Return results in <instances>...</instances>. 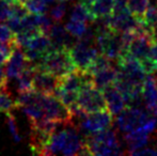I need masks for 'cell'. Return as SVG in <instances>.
<instances>
[{
  "label": "cell",
  "instance_id": "cell-1",
  "mask_svg": "<svg viewBox=\"0 0 157 156\" xmlns=\"http://www.w3.org/2000/svg\"><path fill=\"white\" fill-rule=\"evenodd\" d=\"M85 143L91 155H123L126 154L119 141L117 131L111 127L88 135Z\"/></svg>",
  "mask_w": 157,
  "mask_h": 156
},
{
  "label": "cell",
  "instance_id": "cell-2",
  "mask_svg": "<svg viewBox=\"0 0 157 156\" xmlns=\"http://www.w3.org/2000/svg\"><path fill=\"white\" fill-rule=\"evenodd\" d=\"M34 67L48 72L58 78L76 70L68 48H52Z\"/></svg>",
  "mask_w": 157,
  "mask_h": 156
},
{
  "label": "cell",
  "instance_id": "cell-3",
  "mask_svg": "<svg viewBox=\"0 0 157 156\" xmlns=\"http://www.w3.org/2000/svg\"><path fill=\"white\" fill-rule=\"evenodd\" d=\"M41 105L44 117L60 124L73 122V117L68 108L55 94H41Z\"/></svg>",
  "mask_w": 157,
  "mask_h": 156
},
{
  "label": "cell",
  "instance_id": "cell-4",
  "mask_svg": "<svg viewBox=\"0 0 157 156\" xmlns=\"http://www.w3.org/2000/svg\"><path fill=\"white\" fill-rule=\"evenodd\" d=\"M77 119H78L79 129L81 133L86 134V136L112 127V122H113L112 115L108 109L96 112L85 113Z\"/></svg>",
  "mask_w": 157,
  "mask_h": 156
},
{
  "label": "cell",
  "instance_id": "cell-5",
  "mask_svg": "<svg viewBox=\"0 0 157 156\" xmlns=\"http://www.w3.org/2000/svg\"><path fill=\"white\" fill-rule=\"evenodd\" d=\"M117 118V125L119 129L123 133H129L135 129L140 128L143 123L151 117V113L147 108L134 106H126L121 112H119Z\"/></svg>",
  "mask_w": 157,
  "mask_h": 156
},
{
  "label": "cell",
  "instance_id": "cell-6",
  "mask_svg": "<svg viewBox=\"0 0 157 156\" xmlns=\"http://www.w3.org/2000/svg\"><path fill=\"white\" fill-rule=\"evenodd\" d=\"M76 104L86 113L108 109L103 91L97 89L94 85L86 86L79 91Z\"/></svg>",
  "mask_w": 157,
  "mask_h": 156
},
{
  "label": "cell",
  "instance_id": "cell-7",
  "mask_svg": "<svg viewBox=\"0 0 157 156\" xmlns=\"http://www.w3.org/2000/svg\"><path fill=\"white\" fill-rule=\"evenodd\" d=\"M70 52L76 69L80 71H87L99 54L93 43H88L79 39L70 48Z\"/></svg>",
  "mask_w": 157,
  "mask_h": 156
},
{
  "label": "cell",
  "instance_id": "cell-8",
  "mask_svg": "<svg viewBox=\"0 0 157 156\" xmlns=\"http://www.w3.org/2000/svg\"><path fill=\"white\" fill-rule=\"evenodd\" d=\"M6 76L8 79H16L19 76V74L24 71L25 69H27L31 63L28 61L27 57H26L24 49L18 46L17 44H15L14 48L12 50L9 60L6 63Z\"/></svg>",
  "mask_w": 157,
  "mask_h": 156
},
{
  "label": "cell",
  "instance_id": "cell-9",
  "mask_svg": "<svg viewBox=\"0 0 157 156\" xmlns=\"http://www.w3.org/2000/svg\"><path fill=\"white\" fill-rule=\"evenodd\" d=\"M59 78L33 65V90L43 94H55L58 88Z\"/></svg>",
  "mask_w": 157,
  "mask_h": 156
},
{
  "label": "cell",
  "instance_id": "cell-10",
  "mask_svg": "<svg viewBox=\"0 0 157 156\" xmlns=\"http://www.w3.org/2000/svg\"><path fill=\"white\" fill-rule=\"evenodd\" d=\"M47 36H49L54 48H68L70 49L75 43L73 41L74 36H71L60 23L52 24L50 29L48 30Z\"/></svg>",
  "mask_w": 157,
  "mask_h": 156
},
{
  "label": "cell",
  "instance_id": "cell-11",
  "mask_svg": "<svg viewBox=\"0 0 157 156\" xmlns=\"http://www.w3.org/2000/svg\"><path fill=\"white\" fill-rule=\"evenodd\" d=\"M103 94L105 97L106 104H107L108 110L111 112L112 116H117L126 107L124 97L113 85L105 88L103 90Z\"/></svg>",
  "mask_w": 157,
  "mask_h": 156
},
{
  "label": "cell",
  "instance_id": "cell-12",
  "mask_svg": "<svg viewBox=\"0 0 157 156\" xmlns=\"http://www.w3.org/2000/svg\"><path fill=\"white\" fill-rule=\"evenodd\" d=\"M124 140L127 146L126 154L130 155L132 152L147 146V142L150 141V134L136 129V131H129V133H125Z\"/></svg>",
  "mask_w": 157,
  "mask_h": 156
},
{
  "label": "cell",
  "instance_id": "cell-13",
  "mask_svg": "<svg viewBox=\"0 0 157 156\" xmlns=\"http://www.w3.org/2000/svg\"><path fill=\"white\" fill-rule=\"evenodd\" d=\"M92 77H93V85L97 89L103 91L105 88L114 85L118 77V70L111 64L110 67L93 74Z\"/></svg>",
  "mask_w": 157,
  "mask_h": 156
},
{
  "label": "cell",
  "instance_id": "cell-14",
  "mask_svg": "<svg viewBox=\"0 0 157 156\" xmlns=\"http://www.w3.org/2000/svg\"><path fill=\"white\" fill-rule=\"evenodd\" d=\"M142 100L145 108L150 109L157 105V79L149 74L142 85Z\"/></svg>",
  "mask_w": 157,
  "mask_h": 156
},
{
  "label": "cell",
  "instance_id": "cell-15",
  "mask_svg": "<svg viewBox=\"0 0 157 156\" xmlns=\"http://www.w3.org/2000/svg\"><path fill=\"white\" fill-rule=\"evenodd\" d=\"M116 6V0H95L90 6L89 10L94 16L95 21L103 17L110 16Z\"/></svg>",
  "mask_w": 157,
  "mask_h": 156
},
{
  "label": "cell",
  "instance_id": "cell-16",
  "mask_svg": "<svg viewBox=\"0 0 157 156\" xmlns=\"http://www.w3.org/2000/svg\"><path fill=\"white\" fill-rule=\"evenodd\" d=\"M32 78H33V64H30L16 78L17 91L25 92V91H29V90H33Z\"/></svg>",
  "mask_w": 157,
  "mask_h": 156
},
{
  "label": "cell",
  "instance_id": "cell-17",
  "mask_svg": "<svg viewBox=\"0 0 157 156\" xmlns=\"http://www.w3.org/2000/svg\"><path fill=\"white\" fill-rule=\"evenodd\" d=\"M150 3H151V0H127L126 6L128 8L129 12L138 21H141Z\"/></svg>",
  "mask_w": 157,
  "mask_h": 156
},
{
  "label": "cell",
  "instance_id": "cell-18",
  "mask_svg": "<svg viewBox=\"0 0 157 156\" xmlns=\"http://www.w3.org/2000/svg\"><path fill=\"white\" fill-rule=\"evenodd\" d=\"M16 103L12 98L11 93L8 91L6 86L0 87V112L10 113L16 108Z\"/></svg>",
  "mask_w": 157,
  "mask_h": 156
},
{
  "label": "cell",
  "instance_id": "cell-19",
  "mask_svg": "<svg viewBox=\"0 0 157 156\" xmlns=\"http://www.w3.org/2000/svg\"><path fill=\"white\" fill-rule=\"evenodd\" d=\"M70 19H75V21H85V23H94L95 18L94 16L91 14L90 10L88 8H86L83 4L77 3L73 6L72 13H71V18Z\"/></svg>",
  "mask_w": 157,
  "mask_h": 156
},
{
  "label": "cell",
  "instance_id": "cell-20",
  "mask_svg": "<svg viewBox=\"0 0 157 156\" xmlns=\"http://www.w3.org/2000/svg\"><path fill=\"white\" fill-rule=\"evenodd\" d=\"M28 14H29V11L25 6V4L21 2V0L10 1V16H9V18H16L21 21Z\"/></svg>",
  "mask_w": 157,
  "mask_h": 156
},
{
  "label": "cell",
  "instance_id": "cell-21",
  "mask_svg": "<svg viewBox=\"0 0 157 156\" xmlns=\"http://www.w3.org/2000/svg\"><path fill=\"white\" fill-rule=\"evenodd\" d=\"M87 23L80 21H75V19H70L67 24L65 26V29L67 30V32L73 36L74 38H80L87 30Z\"/></svg>",
  "mask_w": 157,
  "mask_h": 156
},
{
  "label": "cell",
  "instance_id": "cell-22",
  "mask_svg": "<svg viewBox=\"0 0 157 156\" xmlns=\"http://www.w3.org/2000/svg\"><path fill=\"white\" fill-rule=\"evenodd\" d=\"M29 13L34 14H45L47 11V4L43 0H21Z\"/></svg>",
  "mask_w": 157,
  "mask_h": 156
},
{
  "label": "cell",
  "instance_id": "cell-23",
  "mask_svg": "<svg viewBox=\"0 0 157 156\" xmlns=\"http://www.w3.org/2000/svg\"><path fill=\"white\" fill-rule=\"evenodd\" d=\"M15 41L12 42H0V65H3L9 60L12 50L15 46Z\"/></svg>",
  "mask_w": 157,
  "mask_h": 156
},
{
  "label": "cell",
  "instance_id": "cell-24",
  "mask_svg": "<svg viewBox=\"0 0 157 156\" xmlns=\"http://www.w3.org/2000/svg\"><path fill=\"white\" fill-rule=\"evenodd\" d=\"M65 13H66V4L63 1H60L59 3H57L49 11L50 17L56 23H60L62 21Z\"/></svg>",
  "mask_w": 157,
  "mask_h": 156
},
{
  "label": "cell",
  "instance_id": "cell-25",
  "mask_svg": "<svg viewBox=\"0 0 157 156\" xmlns=\"http://www.w3.org/2000/svg\"><path fill=\"white\" fill-rule=\"evenodd\" d=\"M14 41V32L9 28L8 25L0 23V42Z\"/></svg>",
  "mask_w": 157,
  "mask_h": 156
},
{
  "label": "cell",
  "instance_id": "cell-26",
  "mask_svg": "<svg viewBox=\"0 0 157 156\" xmlns=\"http://www.w3.org/2000/svg\"><path fill=\"white\" fill-rule=\"evenodd\" d=\"M6 121H8V126H9V129H10V133L11 135L13 136V138H14V140L16 142L21 141V136L18 135V131H17V127H16V123H15V119L13 117L12 112L10 113H6Z\"/></svg>",
  "mask_w": 157,
  "mask_h": 156
},
{
  "label": "cell",
  "instance_id": "cell-27",
  "mask_svg": "<svg viewBox=\"0 0 157 156\" xmlns=\"http://www.w3.org/2000/svg\"><path fill=\"white\" fill-rule=\"evenodd\" d=\"M9 16H10V1L0 0V23L6 21Z\"/></svg>",
  "mask_w": 157,
  "mask_h": 156
},
{
  "label": "cell",
  "instance_id": "cell-28",
  "mask_svg": "<svg viewBox=\"0 0 157 156\" xmlns=\"http://www.w3.org/2000/svg\"><path fill=\"white\" fill-rule=\"evenodd\" d=\"M130 155H136V156H144V155H153L157 156V150L154 148H147V146H143V148L139 149V150L132 152Z\"/></svg>",
  "mask_w": 157,
  "mask_h": 156
},
{
  "label": "cell",
  "instance_id": "cell-29",
  "mask_svg": "<svg viewBox=\"0 0 157 156\" xmlns=\"http://www.w3.org/2000/svg\"><path fill=\"white\" fill-rule=\"evenodd\" d=\"M150 57L155 61V63L157 64V41L154 40V42L151 45V49H150Z\"/></svg>",
  "mask_w": 157,
  "mask_h": 156
},
{
  "label": "cell",
  "instance_id": "cell-30",
  "mask_svg": "<svg viewBox=\"0 0 157 156\" xmlns=\"http://www.w3.org/2000/svg\"><path fill=\"white\" fill-rule=\"evenodd\" d=\"M94 1H95V0H80V3L83 4V6H85L86 8L89 9L90 6H91V4L93 3Z\"/></svg>",
  "mask_w": 157,
  "mask_h": 156
},
{
  "label": "cell",
  "instance_id": "cell-31",
  "mask_svg": "<svg viewBox=\"0 0 157 156\" xmlns=\"http://www.w3.org/2000/svg\"><path fill=\"white\" fill-rule=\"evenodd\" d=\"M127 0H116V4H126Z\"/></svg>",
  "mask_w": 157,
  "mask_h": 156
},
{
  "label": "cell",
  "instance_id": "cell-32",
  "mask_svg": "<svg viewBox=\"0 0 157 156\" xmlns=\"http://www.w3.org/2000/svg\"><path fill=\"white\" fill-rule=\"evenodd\" d=\"M155 40H156V41H157V33H156V36H155Z\"/></svg>",
  "mask_w": 157,
  "mask_h": 156
}]
</instances>
